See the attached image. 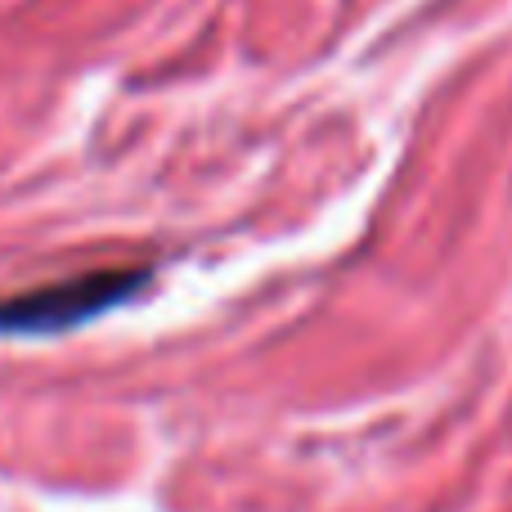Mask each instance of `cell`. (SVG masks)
I'll list each match as a JSON object with an SVG mask.
<instances>
[{
    "instance_id": "6da1fadb",
    "label": "cell",
    "mask_w": 512,
    "mask_h": 512,
    "mask_svg": "<svg viewBox=\"0 0 512 512\" xmlns=\"http://www.w3.org/2000/svg\"><path fill=\"white\" fill-rule=\"evenodd\" d=\"M144 270H90L77 279L45 283L0 301V333H63L104 310L122 306L131 292L144 288Z\"/></svg>"
}]
</instances>
